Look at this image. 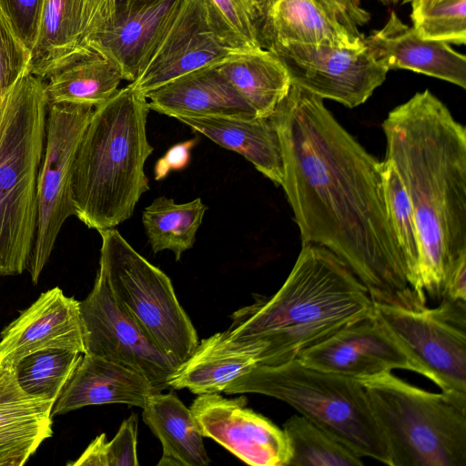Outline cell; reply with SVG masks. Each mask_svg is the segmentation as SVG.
<instances>
[{
  "mask_svg": "<svg viewBox=\"0 0 466 466\" xmlns=\"http://www.w3.org/2000/svg\"><path fill=\"white\" fill-rule=\"evenodd\" d=\"M55 400L26 393L0 365V466H22L53 435Z\"/></svg>",
  "mask_w": 466,
  "mask_h": 466,
  "instance_id": "603a6c76",
  "label": "cell"
},
{
  "mask_svg": "<svg viewBox=\"0 0 466 466\" xmlns=\"http://www.w3.org/2000/svg\"><path fill=\"white\" fill-rule=\"evenodd\" d=\"M137 416L123 420L116 436L108 441L105 433L96 436L76 459L67 465L138 466L137 455Z\"/></svg>",
  "mask_w": 466,
  "mask_h": 466,
  "instance_id": "836d02e7",
  "label": "cell"
},
{
  "mask_svg": "<svg viewBox=\"0 0 466 466\" xmlns=\"http://www.w3.org/2000/svg\"><path fill=\"white\" fill-rule=\"evenodd\" d=\"M330 15L339 21L354 35L362 36L359 27L366 25L370 14L350 0H314Z\"/></svg>",
  "mask_w": 466,
  "mask_h": 466,
  "instance_id": "74e56055",
  "label": "cell"
},
{
  "mask_svg": "<svg viewBox=\"0 0 466 466\" xmlns=\"http://www.w3.org/2000/svg\"><path fill=\"white\" fill-rule=\"evenodd\" d=\"M148 101L132 83L96 106L72 167L75 216L97 231L131 217L149 189L144 166L153 152L147 137Z\"/></svg>",
  "mask_w": 466,
  "mask_h": 466,
  "instance_id": "277c9868",
  "label": "cell"
},
{
  "mask_svg": "<svg viewBox=\"0 0 466 466\" xmlns=\"http://www.w3.org/2000/svg\"><path fill=\"white\" fill-rule=\"evenodd\" d=\"M223 392L258 393L286 402L361 458L390 466L386 440L357 379L313 369L295 359L256 367Z\"/></svg>",
  "mask_w": 466,
  "mask_h": 466,
  "instance_id": "8992f818",
  "label": "cell"
},
{
  "mask_svg": "<svg viewBox=\"0 0 466 466\" xmlns=\"http://www.w3.org/2000/svg\"><path fill=\"white\" fill-rule=\"evenodd\" d=\"M122 80L119 66L92 46L66 59L44 79L48 104L93 107L108 100Z\"/></svg>",
  "mask_w": 466,
  "mask_h": 466,
  "instance_id": "484cf974",
  "label": "cell"
},
{
  "mask_svg": "<svg viewBox=\"0 0 466 466\" xmlns=\"http://www.w3.org/2000/svg\"><path fill=\"white\" fill-rule=\"evenodd\" d=\"M283 187L302 244L338 256L374 303L426 306L410 287L388 213L381 162L333 116L323 99L291 83L271 115Z\"/></svg>",
  "mask_w": 466,
  "mask_h": 466,
  "instance_id": "6da1fadb",
  "label": "cell"
},
{
  "mask_svg": "<svg viewBox=\"0 0 466 466\" xmlns=\"http://www.w3.org/2000/svg\"><path fill=\"white\" fill-rule=\"evenodd\" d=\"M156 392L140 373L106 359L84 353L52 408V416L89 405L124 403L143 408Z\"/></svg>",
  "mask_w": 466,
  "mask_h": 466,
  "instance_id": "7402d4cb",
  "label": "cell"
},
{
  "mask_svg": "<svg viewBox=\"0 0 466 466\" xmlns=\"http://www.w3.org/2000/svg\"><path fill=\"white\" fill-rule=\"evenodd\" d=\"M228 150L248 159L260 173L281 186L284 160L278 128L271 116L175 117Z\"/></svg>",
  "mask_w": 466,
  "mask_h": 466,
  "instance_id": "d4e9b609",
  "label": "cell"
},
{
  "mask_svg": "<svg viewBox=\"0 0 466 466\" xmlns=\"http://www.w3.org/2000/svg\"><path fill=\"white\" fill-rule=\"evenodd\" d=\"M79 308L85 353L137 371L156 392L169 389L167 380L179 364L119 306L101 268L92 290L79 302Z\"/></svg>",
  "mask_w": 466,
  "mask_h": 466,
  "instance_id": "8fae6325",
  "label": "cell"
},
{
  "mask_svg": "<svg viewBox=\"0 0 466 466\" xmlns=\"http://www.w3.org/2000/svg\"><path fill=\"white\" fill-rule=\"evenodd\" d=\"M374 316V303L350 268L328 248L302 244L281 288L231 315V338L258 336L269 365L298 359L348 326Z\"/></svg>",
  "mask_w": 466,
  "mask_h": 466,
  "instance_id": "3957f363",
  "label": "cell"
},
{
  "mask_svg": "<svg viewBox=\"0 0 466 466\" xmlns=\"http://www.w3.org/2000/svg\"><path fill=\"white\" fill-rule=\"evenodd\" d=\"M214 66L258 117L271 116L291 84L281 62L262 48L235 53Z\"/></svg>",
  "mask_w": 466,
  "mask_h": 466,
  "instance_id": "83f0119b",
  "label": "cell"
},
{
  "mask_svg": "<svg viewBox=\"0 0 466 466\" xmlns=\"http://www.w3.org/2000/svg\"><path fill=\"white\" fill-rule=\"evenodd\" d=\"M93 106L48 104L45 148L36 185V225L26 270L34 285L54 249L65 221L75 215L71 176L76 152Z\"/></svg>",
  "mask_w": 466,
  "mask_h": 466,
  "instance_id": "30bf717a",
  "label": "cell"
},
{
  "mask_svg": "<svg viewBox=\"0 0 466 466\" xmlns=\"http://www.w3.org/2000/svg\"><path fill=\"white\" fill-rule=\"evenodd\" d=\"M79 302L55 287L38 299L1 332L0 365L15 370L26 356L43 350L86 352Z\"/></svg>",
  "mask_w": 466,
  "mask_h": 466,
  "instance_id": "2e32d148",
  "label": "cell"
},
{
  "mask_svg": "<svg viewBox=\"0 0 466 466\" xmlns=\"http://www.w3.org/2000/svg\"><path fill=\"white\" fill-rule=\"evenodd\" d=\"M147 0H116V12L131 9Z\"/></svg>",
  "mask_w": 466,
  "mask_h": 466,
  "instance_id": "ab89813d",
  "label": "cell"
},
{
  "mask_svg": "<svg viewBox=\"0 0 466 466\" xmlns=\"http://www.w3.org/2000/svg\"><path fill=\"white\" fill-rule=\"evenodd\" d=\"M208 207L198 198L189 202L177 204L172 198L159 197L147 207L142 222L154 253L168 249L179 260L196 241Z\"/></svg>",
  "mask_w": 466,
  "mask_h": 466,
  "instance_id": "f1b7e54d",
  "label": "cell"
},
{
  "mask_svg": "<svg viewBox=\"0 0 466 466\" xmlns=\"http://www.w3.org/2000/svg\"><path fill=\"white\" fill-rule=\"evenodd\" d=\"M268 51L284 66L291 83L350 108L365 103L389 72L365 44L355 48L289 44Z\"/></svg>",
  "mask_w": 466,
  "mask_h": 466,
  "instance_id": "7c38bea8",
  "label": "cell"
},
{
  "mask_svg": "<svg viewBox=\"0 0 466 466\" xmlns=\"http://www.w3.org/2000/svg\"><path fill=\"white\" fill-rule=\"evenodd\" d=\"M47 107L45 81L29 73L8 91L0 111V276L27 268Z\"/></svg>",
  "mask_w": 466,
  "mask_h": 466,
  "instance_id": "5b68a950",
  "label": "cell"
},
{
  "mask_svg": "<svg viewBox=\"0 0 466 466\" xmlns=\"http://www.w3.org/2000/svg\"><path fill=\"white\" fill-rule=\"evenodd\" d=\"M187 0H147L116 12L110 25L90 46L122 70L124 80L138 78Z\"/></svg>",
  "mask_w": 466,
  "mask_h": 466,
  "instance_id": "ffe728a7",
  "label": "cell"
},
{
  "mask_svg": "<svg viewBox=\"0 0 466 466\" xmlns=\"http://www.w3.org/2000/svg\"><path fill=\"white\" fill-rule=\"evenodd\" d=\"M99 268L119 304L179 365L199 340L170 279L152 265L114 228L100 230Z\"/></svg>",
  "mask_w": 466,
  "mask_h": 466,
  "instance_id": "ba28073f",
  "label": "cell"
},
{
  "mask_svg": "<svg viewBox=\"0 0 466 466\" xmlns=\"http://www.w3.org/2000/svg\"><path fill=\"white\" fill-rule=\"evenodd\" d=\"M149 109L172 117H258L215 66L180 76L146 95Z\"/></svg>",
  "mask_w": 466,
  "mask_h": 466,
  "instance_id": "cb8c5ba5",
  "label": "cell"
},
{
  "mask_svg": "<svg viewBox=\"0 0 466 466\" xmlns=\"http://www.w3.org/2000/svg\"><path fill=\"white\" fill-rule=\"evenodd\" d=\"M116 0H44L31 74L42 78L83 51L110 25Z\"/></svg>",
  "mask_w": 466,
  "mask_h": 466,
  "instance_id": "e0dca14e",
  "label": "cell"
},
{
  "mask_svg": "<svg viewBox=\"0 0 466 466\" xmlns=\"http://www.w3.org/2000/svg\"><path fill=\"white\" fill-rule=\"evenodd\" d=\"M298 360L308 367L359 380L396 369L427 378L425 370L375 315L348 326L305 350Z\"/></svg>",
  "mask_w": 466,
  "mask_h": 466,
  "instance_id": "5bb4252c",
  "label": "cell"
},
{
  "mask_svg": "<svg viewBox=\"0 0 466 466\" xmlns=\"http://www.w3.org/2000/svg\"><path fill=\"white\" fill-rule=\"evenodd\" d=\"M364 43L389 70L409 69L466 88V56L448 43L422 38L395 11Z\"/></svg>",
  "mask_w": 466,
  "mask_h": 466,
  "instance_id": "44dd1931",
  "label": "cell"
},
{
  "mask_svg": "<svg viewBox=\"0 0 466 466\" xmlns=\"http://www.w3.org/2000/svg\"><path fill=\"white\" fill-rule=\"evenodd\" d=\"M268 365V347L259 337L231 338L224 330L199 341L169 377L167 385L197 395L220 393L232 380Z\"/></svg>",
  "mask_w": 466,
  "mask_h": 466,
  "instance_id": "d6986e66",
  "label": "cell"
},
{
  "mask_svg": "<svg viewBox=\"0 0 466 466\" xmlns=\"http://www.w3.org/2000/svg\"><path fill=\"white\" fill-rule=\"evenodd\" d=\"M412 27L424 39L466 44V0H411Z\"/></svg>",
  "mask_w": 466,
  "mask_h": 466,
  "instance_id": "d6a6232c",
  "label": "cell"
},
{
  "mask_svg": "<svg viewBox=\"0 0 466 466\" xmlns=\"http://www.w3.org/2000/svg\"><path fill=\"white\" fill-rule=\"evenodd\" d=\"M244 395H198L190 406L200 433L243 462L253 466H288L290 450L283 429L247 407Z\"/></svg>",
  "mask_w": 466,
  "mask_h": 466,
  "instance_id": "4fadbf2b",
  "label": "cell"
},
{
  "mask_svg": "<svg viewBox=\"0 0 466 466\" xmlns=\"http://www.w3.org/2000/svg\"><path fill=\"white\" fill-rule=\"evenodd\" d=\"M385 4H408L410 3L411 0H381Z\"/></svg>",
  "mask_w": 466,
  "mask_h": 466,
  "instance_id": "60d3db41",
  "label": "cell"
},
{
  "mask_svg": "<svg viewBox=\"0 0 466 466\" xmlns=\"http://www.w3.org/2000/svg\"><path fill=\"white\" fill-rule=\"evenodd\" d=\"M82 355L69 350H43L24 358L14 371L26 393L56 401Z\"/></svg>",
  "mask_w": 466,
  "mask_h": 466,
  "instance_id": "1f68e13d",
  "label": "cell"
},
{
  "mask_svg": "<svg viewBox=\"0 0 466 466\" xmlns=\"http://www.w3.org/2000/svg\"><path fill=\"white\" fill-rule=\"evenodd\" d=\"M142 417L162 445L157 466H207L210 460L190 408L173 392L151 393Z\"/></svg>",
  "mask_w": 466,
  "mask_h": 466,
  "instance_id": "4316f807",
  "label": "cell"
},
{
  "mask_svg": "<svg viewBox=\"0 0 466 466\" xmlns=\"http://www.w3.org/2000/svg\"><path fill=\"white\" fill-rule=\"evenodd\" d=\"M4 99H5V97L4 98L0 97V111H1V108H2V106H3Z\"/></svg>",
  "mask_w": 466,
  "mask_h": 466,
  "instance_id": "7bdbcfd3",
  "label": "cell"
},
{
  "mask_svg": "<svg viewBox=\"0 0 466 466\" xmlns=\"http://www.w3.org/2000/svg\"><path fill=\"white\" fill-rule=\"evenodd\" d=\"M198 139H190L172 146L167 153L159 158L154 168L155 179L165 178L171 171L184 169L190 159V150Z\"/></svg>",
  "mask_w": 466,
  "mask_h": 466,
  "instance_id": "f35d334b",
  "label": "cell"
},
{
  "mask_svg": "<svg viewBox=\"0 0 466 466\" xmlns=\"http://www.w3.org/2000/svg\"><path fill=\"white\" fill-rule=\"evenodd\" d=\"M386 158L409 196L420 247V288L441 301L466 264V128L430 90L394 107L382 123Z\"/></svg>",
  "mask_w": 466,
  "mask_h": 466,
  "instance_id": "7a4b0ae2",
  "label": "cell"
},
{
  "mask_svg": "<svg viewBox=\"0 0 466 466\" xmlns=\"http://www.w3.org/2000/svg\"><path fill=\"white\" fill-rule=\"evenodd\" d=\"M219 31L237 52L261 49L254 25L251 0H204Z\"/></svg>",
  "mask_w": 466,
  "mask_h": 466,
  "instance_id": "e575fe53",
  "label": "cell"
},
{
  "mask_svg": "<svg viewBox=\"0 0 466 466\" xmlns=\"http://www.w3.org/2000/svg\"><path fill=\"white\" fill-rule=\"evenodd\" d=\"M351 2H353L354 4L358 5H360V0H350Z\"/></svg>",
  "mask_w": 466,
  "mask_h": 466,
  "instance_id": "b9f144b4",
  "label": "cell"
},
{
  "mask_svg": "<svg viewBox=\"0 0 466 466\" xmlns=\"http://www.w3.org/2000/svg\"><path fill=\"white\" fill-rule=\"evenodd\" d=\"M257 38L262 49L289 44L360 47L354 35L314 0H251Z\"/></svg>",
  "mask_w": 466,
  "mask_h": 466,
  "instance_id": "ac0fdd59",
  "label": "cell"
},
{
  "mask_svg": "<svg viewBox=\"0 0 466 466\" xmlns=\"http://www.w3.org/2000/svg\"><path fill=\"white\" fill-rule=\"evenodd\" d=\"M383 188L390 223L402 253L409 283L420 300L427 298L420 288V247L409 196L393 165L381 162Z\"/></svg>",
  "mask_w": 466,
  "mask_h": 466,
  "instance_id": "f546056e",
  "label": "cell"
},
{
  "mask_svg": "<svg viewBox=\"0 0 466 466\" xmlns=\"http://www.w3.org/2000/svg\"><path fill=\"white\" fill-rule=\"evenodd\" d=\"M374 315L427 379L466 412V301L442 299L436 307L417 309L374 303Z\"/></svg>",
  "mask_w": 466,
  "mask_h": 466,
  "instance_id": "9c48e42d",
  "label": "cell"
},
{
  "mask_svg": "<svg viewBox=\"0 0 466 466\" xmlns=\"http://www.w3.org/2000/svg\"><path fill=\"white\" fill-rule=\"evenodd\" d=\"M235 53L204 0H187L141 75L130 83L146 95L180 76L218 65Z\"/></svg>",
  "mask_w": 466,
  "mask_h": 466,
  "instance_id": "9a60e30c",
  "label": "cell"
},
{
  "mask_svg": "<svg viewBox=\"0 0 466 466\" xmlns=\"http://www.w3.org/2000/svg\"><path fill=\"white\" fill-rule=\"evenodd\" d=\"M390 466H466V412L441 393L384 373L360 380Z\"/></svg>",
  "mask_w": 466,
  "mask_h": 466,
  "instance_id": "52a82bcc",
  "label": "cell"
},
{
  "mask_svg": "<svg viewBox=\"0 0 466 466\" xmlns=\"http://www.w3.org/2000/svg\"><path fill=\"white\" fill-rule=\"evenodd\" d=\"M290 458L288 466H362V458L305 417L295 414L283 424Z\"/></svg>",
  "mask_w": 466,
  "mask_h": 466,
  "instance_id": "4dcf8cb0",
  "label": "cell"
},
{
  "mask_svg": "<svg viewBox=\"0 0 466 466\" xmlns=\"http://www.w3.org/2000/svg\"><path fill=\"white\" fill-rule=\"evenodd\" d=\"M32 51L23 41L0 0V97L31 73Z\"/></svg>",
  "mask_w": 466,
  "mask_h": 466,
  "instance_id": "d590c367",
  "label": "cell"
},
{
  "mask_svg": "<svg viewBox=\"0 0 466 466\" xmlns=\"http://www.w3.org/2000/svg\"><path fill=\"white\" fill-rule=\"evenodd\" d=\"M19 35L31 49L36 42L44 0H2Z\"/></svg>",
  "mask_w": 466,
  "mask_h": 466,
  "instance_id": "8d00e7d4",
  "label": "cell"
}]
</instances>
